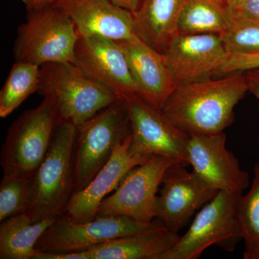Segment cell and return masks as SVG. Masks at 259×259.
Returning a JSON list of instances; mask_svg holds the SVG:
<instances>
[{"instance_id": "484cf974", "label": "cell", "mask_w": 259, "mask_h": 259, "mask_svg": "<svg viewBox=\"0 0 259 259\" xmlns=\"http://www.w3.org/2000/svg\"><path fill=\"white\" fill-rule=\"evenodd\" d=\"M259 69V53L255 54H231L217 75H227L245 72L248 70Z\"/></svg>"}, {"instance_id": "8992f818", "label": "cell", "mask_w": 259, "mask_h": 259, "mask_svg": "<svg viewBox=\"0 0 259 259\" xmlns=\"http://www.w3.org/2000/svg\"><path fill=\"white\" fill-rule=\"evenodd\" d=\"M242 193L219 191L197 213L188 231L161 259H196L212 245L233 250L242 240L238 205Z\"/></svg>"}, {"instance_id": "83f0119b", "label": "cell", "mask_w": 259, "mask_h": 259, "mask_svg": "<svg viewBox=\"0 0 259 259\" xmlns=\"http://www.w3.org/2000/svg\"><path fill=\"white\" fill-rule=\"evenodd\" d=\"M248 92H250L259 100V69L248 70L243 72Z\"/></svg>"}, {"instance_id": "7c38bea8", "label": "cell", "mask_w": 259, "mask_h": 259, "mask_svg": "<svg viewBox=\"0 0 259 259\" xmlns=\"http://www.w3.org/2000/svg\"><path fill=\"white\" fill-rule=\"evenodd\" d=\"M187 162L192 171L216 190L242 193L249 185V175L226 148L223 134H189Z\"/></svg>"}, {"instance_id": "8fae6325", "label": "cell", "mask_w": 259, "mask_h": 259, "mask_svg": "<svg viewBox=\"0 0 259 259\" xmlns=\"http://www.w3.org/2000/svg\"><path fill=\"white\" fill-rule=\"evenodd\" d=\"M185 166L177 163L168 168L156 199V219L177 233L218 192Z\"/></svg>"}, {"instance_id": "5bb4252c", "label": "cell", "mask_w": 259, "mask_h": 259, "mask_svg": "<svg viewBox=\"0 0 259 259\" xmlns=\"http://www.w3.org/2000/svg\"><path fill=\"white\" fill-rule=\"evenodd\" d=\"M163 55L177 85L217 75L231 53L221 35L177 34Z\"/></svg>"}, {"instance_id": "4316f807", "label": "cell", "mask_w": 259, "mask_h": 259, "mask_svg": "<svg viewBox=\"0 0 259 259\" xmlns=\"http://www.w3.org/2000/svg\"><path fill=\"white\" fill-rule=\"evenodd\" d=\"M233 18L259 22V0H248L241 8L231 11Z\"/></svg>"}, {"instance_id": "9a60e30c", "label": "cell", "mask_w": 259, "mask_h": 259, "mask_svg": "<svg viewBox=\"0 0 259 259\" xmlns=\"http://www.w3.org/2000/svg\"><path fill=\"white\" fill-rule=\"evenodd\" d=\"M132 139L131 133L87 187L71 196L64 215L76 222L95 220L102 200L117 188L130 171L152 156L134 151L131 148Z\"/></svg>"}, {"instance_id": "7a4b0ae2", "label": "cell", "mask_w": 259, "mask_h": 259, "mask_svg": "<svg viewBox=\"0 0 259 259\" xmlns=\"http://www.w3.org/2000/svg\"><path fill=\"white\" fill-rule=\"evenodd\" d=\"M76 127L60 121L47 156L38 167L25 213L33 222L58 218L74 192V147Z\"/></svg>"}, {"instance_id": "5b68a950", "label": "cell", "mask_w": 259, "mask_h": 259, "mask_svg": "<svg viewBox=\"0 0 259 259\" xmlns=\"http://www.w3.org/2000/svg\"><path fill=\"white\" fill-rule=\"evenodd\" d=\"M28 13L15 41V61L39 66L72 63L79 35L71 19L54 5Z\"/></svg>"}, {"instance_id": "f546056e", "label": "cell", "mask_w": 259, "mask_h": 259, "mask_svg": "<svg viewBox=\"0 0 259 259\" xmlns=\"http://www.w3.org/2000/svg\"><path fill=\"white\" fill-rule=\"evenodd\" d=\"M28 11L37 10L54 4L55 0H22Z\"/></svg>"}, {"instance_id": "603a6c76", "label": "cell", "mask_w": 259, "mask_h": 259, "mask_svg": "<svg viewBox=\"0 0 259 259\" xmlns=\"http://www.w3.org/2000/svg\"><path fill=\"white\" fill-rule=\"evenodd\" d=\"M36 171L3 172L0 185V222L24 212L31 196Z\"/></svg>"}, {"instance_id": "30bf717a", "label": "cell", "mask_w": 259, "mask_h": 259, "mask_svg": "<svg viewBox=\"0 0 259 259\" xmlns=\"http://www.w3.org/2000/svg\"><path fill=\"white\" fill-rule=\"evenodd\" d=\"M127 101L131 129V148L141 154L161 155L188 164V133L175 125L159 109L139 95H122Z\"/></svg>"}, {"instance_id": "3957f363", "label": "cell", "mask_w": 259, "mask_h": 259, "mask_svg": "<svg viewBox=\"0 0 259 259\" xmlns=\"http://www.w3.org/2000/svg\"><path fill=\"white\" fill-rule=\"evenodd\" d=\"M37 93L50 99L59 120L76 127L121 97L89 77L71 62L40 66Z\"/></svg>"}, {"instance_id": "2e32d148", "label": "cell", "mask_w": 259, "mask_h": 259, "mask_svg": "<svg viewBox=\"0 0 259 259\" xmlns=\"http://www.w3.org/2000/svg\"><path fill=\"white\" fill-rule=\"evenodd\" d=\"M53 5L71 19L79 38L94 35L118 41L139 38L134 14L110 0H55Z\"/></svg>"}, {"instance_id": "52a82bcc", "label": "cell", "mask_w": 259, "mask_h": 259, "mask_svg": "<svg viewBox=\"0 0 259 259\" xmlns=\"http://www.w3.org/2000/svg\"><path fill=\"white\" fill-rule=\"evenodd\" d=\"M59 120L50 99L22 114L8 129L2 148L3 172L37 171L47 156Z\"/></svg>"}, {"instance_id": "ffe728a7", "label": "cell", "mask_w": 259, "mask_h": 259, "mask_svg": "<svg viewBox=\"0 0 259 259\" xmlns=\"http://www.w3.org/2000/svg\"><path fill=\"white\" fill-rule=\"evenodd\" d=\"M56 219L33 222L22 212L5 220L0 225V258L32 259L37 241Z\"/></svg>"}, {"instance_id": "ba28073f", "label": "cell", "mask_w": 259, "mask_h": 259, "mask_svg": "<svg viewBox=\"0 0 259 259\" xmlns=\"http://www.w3.org/2000/svg\"><path fill=\"white\" fill-rule=\"evenodd\" d=\"M177 163L183 162L153 155L147 161L130 171L112 193L102 200L97 216H125L139 222H153L157 193L163 177L168 168Z\"/></svg>"}, {"instance_id": "d4e9b609", "label": "cell", "mask_w": 259, "mask_h": 259, "mask_svg": "<svg viewBox=\"0 0 259 259\" xmlns=\"http://www.w3.org/2000/svg\"><path fill=\"white\" fill-rule=\"evenodd\" d=\"M221 37L231 54L259 53V22L233 18L231 28Z\"/></svg>"}, {"instance_id": "6da1fadb", "label": "cell", "mask_w": 259, "mask_h": 259, "mask_svg": "<svg viewBox=\"0 0 259 259\" xmlns=\"http://www.w3.org/2000/svg\"><path fill=\"white\" fill-rule=\"evenodd\" d=\"M248 91L243 72L179 83L161 111L188 134H222L233 122L235 107Z\"/></svg>"}, {"instance_id": "ac0fdd59", "label": "cell", "mask_w": 259, "mask_h": 259, "mask_svg": "<svg viewBox=\"0 0 259 259\" xmlns=\"http://www.w3.org/2000/svg\"><path fill=\"white\" fill-rule=\"evenodd\" d=\"M135 80L139 97L161 110L177 84L164 56L139 38L120 40Z\"/></svg>"}, {"instance_id": "4fadbf2b", "label": "cell", "mask_w": 259, "mask_h": 259, "mask_svg": "<svg viewBox=\"0 0 259 259\" xmlns=\"http://www.w3.org/2000/svg\"><path fill=\"white\" fill-rule=\"evenodd\" d=\"M72 64L89 77L121 96H139V87L117 40L98 35L79 37Z\"/></svg>"}, {"instance_id": "9c48e42d", "label": "cell", "mask_w": 259, "mask_h": 259, "mask_svg": "<svg viewBox=\"0 0 259 259\" xmlns=\"http://www.w3.org/2000/svg\"><path fill=\"white\" fill-rule=\"evenodd\" d=\"M158 223H141L125 216L100 217L76 222L60 216L37 241V252L68 253L83 251L107 241L145 231Z\"/></svg>"}, {"instance_id": "277c9868", "label": "cell", "mask_w": 259, "mask_h": 259, "mask_svg": "<svg viewBox=\"0 0 259 259\" xmlns=\"http://www.w3.org/2000/svg\"><path fill=\"white\" fill-rule=\"evenodd\" d=\"M76 127L74 194L87 187L110 160L117 146L132 133L125 97H119Z\"/></svg>"}, {"instance_id": "7402d4cb", "label": "cell", "mask_w": 259, "mask_h": 259, "mask_svg": "<svg viewBox=\"0 0 259 259\" xmlns=\"http://www.w3.org/2000/svg\"><path fill=\"white\" fill-rule=\"evenodd\" d=\"M40 76V66L15 61L0 92V117L5 118L10 115L37 92Z\"/></svg>"}, {"instance_id": "d6986e66", "label": "cell", "mask_w": 259, "mask_h": 259, "mask_svg": "<svg viewBox=\"0 0 259 259\" xmlns=\"http://www.w3.org/2000/svg\"><path fill=\"white\" fill-rule=\"evenodd\" d=\"M185 0H143L134 13L137 36L163 54L178 34V20Z\"/></svg>"}, {"instance_id": "4dcf8cb0", "label": "cell", "mask_w": 259, "mask_h": 259, "mask_svg": "<svg viewBox=\"0 0 259 259\" xmlns=\"http://www.w3.org/2000/svg\"><path fill=\"white\" fill-rule=\"evenodd\" d=\"M248 1V0H221V3L231 11L241 8Z\"/></svg>"}, {"instance_id": "cb8c5ba5", "label": "cell", "mask_w": 259, "mask_h": 259, "mask_svg": "<svg viewBox=\"0 0 259 259\" xmlns=\"http://www.w3.org/2000/svg\"><path fill=\"white\" fill-rule=\"evenodd\" d=\"M238 217L245 243L244 258L259 259V163L255 165L249 192L238 202Z\"/></svg>"}, {"instance_id": "e0dca14e", "label": "cell", "mask_w": 259, "mask_h": 259, "mask_svg": "<svg viewBox=\"0 0 259 259\" xmlns=\"http://www.w3.org/2000/svg\"><path fill=\"white\" fill-rule=\"evenodd\" d=\"M180 238L158 222L145 231L122 236L86 250L68 253H44L42 259H161Z\"/></svg>"}, {"instance_id": "f1b7e54d", "label": "cell", "mask_w": 259, "mask_h": 259, "mask_svg": "<svg viewBox=\"0 0 259 259\" xmlns=\"http://www.w3.org/2000/svg\"><path fill=\"white\" fill-rule=\"evenodd\" d=\"M110 1L117 6L134 14L139 9L143 0H110Z\"/></svg>"}, {"instance_id": "44dd1931", "label": "cell", "mask_w": 259, "mask_h": 259, "mask_svg": "<svg viewBox=\"0 0 259 259\" xmlns=\"http://www.w3.org/2000/svg\"><path fill=\"white\" fill-rule=\"evenodd\" d=\"M233 22L231 11L221 0H185L178 20V34H216L223 36Z\"/></svg>"}]
</instances>
